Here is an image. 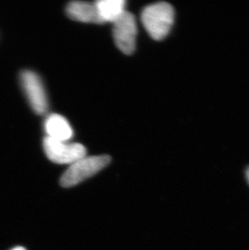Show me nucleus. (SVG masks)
Here are the masks:
<instances>
[{"mask_svg": "<svg viewBox=\"0 0 249 250\" xmlns=\"http://www.w3.org/2000/svg\"><path fill=\"white\" fill-rule=\"evenodd\" d=\"M22 87L32 109L39 115L48 110L47 96L40 77L33 71H24L21 76Z\"/></svg>", "mask_w": 249, "mask_h": 250, "instance_id": "nucleus-5", "label": "nucleus"}, {"mask_svg": "<svg viewBox=\"0 0 249 250\" xmlns=\"http://www.w3.org/2000/svg\"><path fill=\"white\" fill-rule=\"evenodd\" d=\"M246 177H247L248 182L249 183V167H248L247 171H246Z\"/></svg>", "mask_w": 249, "mask_h": 250, "instance_id": "nucleus-9", "label": "nucleus"}, {"mask_svg": "<svg viewBox=\"0 0 249 250\" xmlns=\"http://www.w3.org/2000/svg\"><path fill=\"white\" fill-rule=\"evenodd\" d=\"M66 13L71 19L83 23L103 24L95 2L74 1L67 5Z\"/></svg>", "mask_w": 249, "mask_h": 250, "instance_id": "nucleus-6", "label": "nucleus"}, {"mask_svg": "<svg viewBox=\"0 0 249 250\" xmlns=\"http://www.w3.org/2000/svg\"><path fill=\"white\" fill-rule=\"evenodd\" d=\"M175 12L172 5L160 2L148 5L142 12L141 20L149 35L154 40L165 39L174 23Z\"/></svg>", "mask_w": 249, "mask_h": 250, "instance_id": "nucleus-1", "label": "nucleus"}, {"mask_svg": "<svg viewBox=\"0 0 249 250\" xmlns=\"http://www.w3.org/2000/svg\"><path fill=\"white\" fill-rule=\"evenodd\" d=\"M95 4L103 23H113L125 12L124 0H99Z\"/></svg>", "mask_w": 249, "mask_h": 250, "instance_id": "nucleus-8", "label": "nucleus"}, {"mask_svg": "<svg viewBox=\"0 0 249 250\" xmlns=\"http://www.w3.org/2000/svg\"><path fill=\"white\" fill-rule=\"evenodd\" d=\"M45 130L46 137L58 141L67 142L73 136V130L68 121L56 113L50 114L45 119Z\"/></svg>", "mask_w": 249, "mask_h": 250, "instance_id": "nucleus-7", "label": "nucleus"}, {"mask_svg": "<svg viewBox=\"0 0 249 250\" xmlns=\"http://www.w3.org/2000/svg\"><path fill=\"white\" fill-rule=\"evenodd\" d=\"M110 156H84L71 164L68 169L62 176L60 183L62 187H71L79 184L83 181L94 176L110 163Z\"/></svg>", "mask_w": 249, "mask_h": 250, "instance_id": "nucleus-2", "label": "nucleus"}, {"mask_svg": "<svg viewBox=\"0 0 249 250\" xmlns=\"http://www.w3.org/2000/svg\"><path fill=\"white\" fill-rule=\"evenodd\" d=\"M12 250H26L25 249L23 248V247H17V248L13 249Z\"/></svg>", "mask_w": 249, "mask_h": 250, "instance_id": "nucleus-10", "label": "nucleus"}, {"mask_svg": "<svg viewBox=\"0 0 249 250\" xmlns=\"http://www.w3.org/2000/svg\"><path fill=\"white\" fill-rule=\"evenodd\" d=\"M113 24V38L117 47L124 55H132L136 47L138 34L136 20L134 15L125 11Z\"/></svg>", "mask_w": 249, "mask_h": 250, "instance_id": "nucleus-4", "label": "nucleus"}, {"mask_svg": "<svg viewBox=\"0 0 249 250\" xmlns=\"http://www.w3.org/2000/svg\"><path fill=\"white\" fill-rule=\"evenodd\" d=\"M43 147L50 161L61 165H71L87 154V150L82 144H68L67 142L58 141L49 137H45L43 140Z\"/></svg>", "mask_w": 249, "mask_h": 250, "instance_id": "nucleus-3", "label": "nucleus"}]
</instances>
